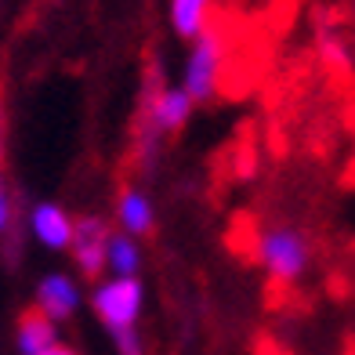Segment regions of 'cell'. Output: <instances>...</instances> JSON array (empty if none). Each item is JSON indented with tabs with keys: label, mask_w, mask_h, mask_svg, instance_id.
<instances>
[{
	"label": "cell",
	"mask_w": 355,
	"mask_h": 355,
	"mask_svg": "<svg viewBox=\"0 0 355 355\" xmlns=\"http://www.w3.org/2000/svg\"><path fill=\"white\" fill-rule=\"evenodd\" d=\"M87 304H91L94 319H98L109 334L135 330L141 322V312H145V283H141V276L138 279L102 276V279H94Z\"/></svg>",
	"instance_id": "6da1fadb"
},
{
	"label": "cell",
	"mask_w": 355,
	"mask_h": 355,
	"mask_svg": "<svg viewBox=\"0 0 355 355\" xmlns=\"http://www.w3.org/2000/svg\"><path fill=\"white\" fill-rule=\"evenodd\" d=\"M257 265L276 283H297L312 265L309 236L294 225H272L257 236Z\"/></svg>",
	"instance_id": "7a4b0ae2"
},
{
	"label": "cell",
	"mask_w": 355,
	"mask_h": 355,
	"mask_svg": "<svg viewBox=\"0 0 355 355\" xmlns=\"http://www.w3.org/2000/svg\"><path fill=\"white\" fill-rule=\"evenodd\" d=\"M221 73H225V33L207 26V33L192 40L189 58H185V73H182V91L192 98V105L214 98Z\"/></svg>",
	"instance_id": "3957f363"
},
{
	"label": "cell",
	"mask_w": 355,
	"mask_h": 355,
	"mask_svg": "<svg viewBox=\"0 0 355 355\" xmlns=\"http://www.w3.org/2000/svg\"><path fill=\"white\" fill-rule=\"evenodd\" d=\"M84 301H87V294H84V286H80V279L73 272H62V268L44 272L33 286V309L44 319H51L55 327L76 319V312L84 309Z\"/></svg>",
	"instance_id": "277c9868"
},
{
	"label": "cell",
	"mask_w": 355,
	"mask_h": 355,
	"mask_svg": "<svg viewBox=\"0 0 355 355\" xmlns=\"http://www.w3.org/2000/svg\"><path fill=\"white\" fill-rule=\"evenodd\" d=\"M112 225L102 214H80L73 218V239H69V257L84 279H102L105 272V239Z\"/></svg>",
	"instance_id": "5b68a950"
},
{
	"label": "cell",
	"mask_w": 355,
	"mask_h": 355,
	"mask_svg": "<svg viewBox=\"0 0 355 355\" xmlns=\"http://www.w3.org/2000/svg\"><path fill=\"white\" fill-rule=\"evenodd\" d=\"M26 225H29V236H33L44 250H51V254L69 250V239H73V214H69L62 203H55V200L33 203V207H29Z\"/></svg>",
	"instance_id": "8992f818"
},
{
	"label": "cell",
	"mask_w": 355,
	"mask_h": 355,
	"mask_svg": "<svg viewBox=\"0 0 355 355\" xmlns=\"http://www.w3.org/2000/svg\"><path fill=\"white\" fill-rule=\"evenodd\" d=\"M192 98L182 91V84L174 87H159L153 98H149V127H153V138L156 135H178L192 116Z\"/></svg>",
	"instance_id": "52a82bcc"
},
{
	"label": "cell",
	"mask_w": 355,
	"mask_h": 355,
	"mask_svg": "<svg viewBox=\"0 0 355 355\" xmlns=\"http://www.w3.org/2000/svg\"><path fill=\"white\" fill-rule=\"evenodd\" d=\"M116 225L123 236H131V239H141V236H149L156 229V207L149 200V192H141V189H123L120 196H116Z\"/></svg>",
	"instance_id": "ba28073f"
},
{
	"label": "cell",
	"mask_w": 355,
	"mask_h": 355,
	"mask_svg": "<svg viewBox=\"0 0 355 355\" xmlns=\"http://www.w3.org/2000/svg\"><path fill=\"white\" fill-rule=\"evenodd\" d=\"M62 341V330L51 319H44L37 309H26L15 322V352L19 355H44Z\"/></svg>",
	"instance_id": "9c48e42d"
},
{
	"label": "cell",
	"mask_w": 355,
	"mask_h": 355,
	"mask_svg": "<svg viewBox=\"0 0 355 355\" xmlns=\"http://www.w3.org/2000/svg\"><path fill=\"white\" fill-rule=\"evenodd\" d=\"M141 261H145V254H141V243L131 236H123L112 229L109 239H105V272L109 276H123V279H138L141 276Z\"/></svg>",
	"instance_id": "30bf717a"
},
{
	"label": "cell",
	"mask_w": 355,
	"mask_h": 355,
	"mask_svg": "<svg viewBox=\"0 0 355 355\" xmlns=\"http://www.w3.org/2000/svg\"><path fill=\"white\" fill-rule=\"evenodd\" d=\"M211 8L214 0H171L167 4V19H171V29L182 40H196L207 33V22H211Z\"/></svg>",
	"instance_id": "8fae6325"
},
{
	"label": "cell",
	"mask_w": 355,
	"mask_h": 355,
	"mask_svg": "<svg viewBox=\"0 0 355 355\" xmlns=\"http://www.w3.org/2000/svg\"><path fill=\"white\" fill-rule=\"evenodd\" d=\"M319 58L334 73H352V47L341 33H319Z\"/></svg>",
	"instance_id": "7c38bea8"
},
{
	"label": "cell",
	"mask_w": 355,
	"mask_h": 355,
	"mask_svg": "<svg viewBox=\"0 0 355 355\" xmlns=\"http://www.w3.org/2000/svg\"><path fill=\"white\" fill-rule=\"evenodd\" d=\"M112 345H116V355H149V348H145V337L141 330H120V334H109Z\"/></svg>",
	"instance_id": "4fadbf2b"
},
{
	"label": "cell",
	"mask_w": 355,
	"mask_h": 355,
	"mask_svg": "<svg viewBox=\"0 0 355 355\" xmlns=\"http://www.w3.org/2000/svg\"><path fill=\"white\" fill-rule=\"evenodd\" d=\"M15 192H11V185H8V178H0V236H8L11 229H15Z\"/></svg>",
	"instance_id": "5bb4252c"
},
{
	"label": "cell",
	"mask_w": 355,
	"mask_h": 355,
	"mask_svg": "<svg viewBox=\"0 0 355 355\" xmlns=\"http://www.w3.org/2000/svg\"><path fill=\"white\" fill-rule=\"evenodd\" d=\"M4 156H8V105L0 94V178H4Z\"/></svg>",
	"instance_id": "9a60e30c"
},
{
	"label": "cell",
	"mask_w": 355,
	"mask_h": 355,
	"mask_svg": "<svg viewBox=\"0 0 355 355\" xmlns=\"http://www.w3.org/2000/svg\"><path fill=\"white\" fill-rule=\"evenodd\" d=\"M44 355H84V352H80V348H73V345H66V341H58L55 348H47Z\"/></svg>",
	"instance_id": "2e32d148"
},
{
	"label": "cell",
	"mask_w": 355,
	"mask_h": 355,
	"mask_svg": "<svg viewBox=\"0 0 355 355\" xmlns=\"http://www.w3.org/2000/svg\"><path fill=\"white\" fill-rule=\"evenodd\" d=\"M352 15H355V0H352Z\"/></svg>",
	"instance_id": "e0dca14e"
}]
</instances>
